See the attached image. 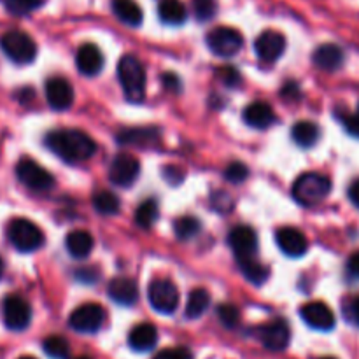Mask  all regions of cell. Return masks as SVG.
I'll use <instances>...</instances> for the list:
<instances>
[{
	"instance_id": "obj_1",
	"label": "cell",
	"mask_w": 359,
	"mask_h": 359,
	"mask_svg": "<svg viewBox=\"0 0 359 359\" xmlns=\"http://www.w3.org/2000/svg\"><path fill=\"white\" fill-rule=\"evenodd\" d=\"M46 147L67 163H81L97 153V142L81 130H55L44 139Z\"/></svg>"
},
{
	"instance_id": "obj_2",
	"label": "cell",
	"mask_w": 359,
	"mask_h": 359,
	"mask_svg": "<svg viewBox=\"0 0 359 359\" xmlns=\"http://www.w3.org/2000/svg\"><path fill=\"white\" fill-rule=\"evenodd\" d=\"M118 79L130 102H142L146 97V69L133 55H125L118 63Z\"/></svg>"
},
{
	"instance_id": "obj_3",
	"label": "cell",
	"mask_w": 359,
	"mask_h": 359,
	"mask_svg": "<svg viewBox=\"0 0 359 359\" xmlns=\"http://www.w3.org/2000/svg\"><path fill=\"white\" fill-rule=\"evenodd\" d=\"M332 191V181L319 172L302 174L293 184V196L300 205L312 207L321 203Z\"/></svg>"
},
{
	"instance_id": "obj_4",
	"label": "cell",
	"mask_w": 359,
	"mask_h": 359,
	"mask_svg": "<svg viewBox=\"0 0 359 359\" xmlns=\"http://www.w3.org/2000/svg\"><path fill=\"white\" fill-rule=\"evenodd\" d=\"M7 238L20 252H34L44 245V231L30 219L16 217L7 226Z\"/></svg>"
},
{
	"instance_id": "obj_5",
	"label": "cell",
	"mask_w": 359,
	"mask_h": 359,
	"mask_svg": "<svg viewBox=\"0 0 359 359\" xmlns=\"http://www.w3.org/2000/svg\"><path fill=\"white\" fill-rule=\"evenodd\" d=\"M0 49L11 62L18 65L32 63L37 56V44L34 39L21 30H9L0 37Z\"/></svg>"
},
{
	"instance_id": "obj_6",
	"label": "cell",
	"mask_w": 359,
	"mask_h": 359,
	"mask_svg": "<svg viewBox=\"0 0 359 359\" xmlns=\"http://www.w3.org/2000/svg\"><path fill=\"white\" fill-rule=\"evenodd\" d=\"M179 290L172 280L154 279L147 287V300L160 314H174L179 307Z\"/></svg>"
},
{
	"instance_id": "obj_7",
	"label": "cell",
	"mask_w": 359,
	"mask_h": 359,
	"mask_svg": "<svg viewBox=\"0 0 359 359\" xmlns=\"http://www.w3.org/2000/svg\"><path fill=\"white\" fill-rule=\"evenodd\" d=\"M16 177L32 191H49L55 186V177L32 158H21L18 161Z\"/></svg>"
},
{
	"instance_id": "obj_8",
	"label": "cell",
	"mask_w": 359,
	"mask_h": 359,
	"mask_svg": "<svg viewBox=\"0 0 359 359\" xmlns=\"http://www.w3.org/2000/svg\"><path fill=\"white\" fill-rule=\"evenodd\" d=\"M207 46L216 56L230 58L235 56L242 49L244 37L238 30L230 27H217L207 34Z\"/></svg>"
},
{
	"instance_id": "obj_9",
	"label": "cell",
	"mask_w": 359,
	"mask_h": 359,
	"mask_svg": "<svg viewBox=\"0 0 359 359\" xmlns=\"http://www.w3.org/2000/svg\"><path fill=\"white\" fill-rule=\"evenodd\" d=\"M105 321V311L98 304H84L72 311L69 325L77 333H97Z\"/></svg>"
},
{
	"instance_id": "obj_10",
	"label": "cell",
	"mask_w": 359,
	"mask_h": 359,
	"mask_svg": "<svg viewBox=\"0 0 359 359\" xmlns=\"http://www.w3.org/2000/svg\"><path fill=\"white\" fill-rule=\"evenodd\" d=\"M228 244L233 251L237 262L252 259L258 255V235L251 226H235L228 233Z\"/></svg>"
},
{
	"instance_id": "obj_11",
	"label": "cell",
	"mask_w": 359,
	"mask_h": 359,
	"mask_svg": "<svg viewBox=\"0 0 359 359\" xmlns=\"http://www.w3.org/2000/svg\"><path fill=\"white\" fill-rule=\"evenodd\" d=\"M2 314H4V323L9 330L13 332H23L30 326L32 321V309L28 305L27 300H23L21 297H7L4 300V307H2Z\"/></svg>"
},
{
	"instance_id": "obj_12",
	"label": "cell",
	"mask_w": 359,
	"mask_h": 359,
	"mask_svg": "<svg viewBox=\"0 0 359 359\" xmlns=\"http://www.w3.org/2000/svg\"><path fill=\"white\" fill-rule=\"evenodd\" d=\"M140 174V163L135 156L128 153H119L114 156L111 167H109V179L112 184L128 188L137 181Z\"/></svg>"
},
{
	"instance_id": "obj_13",
	"label": "cell",
	"mask_w": 359,
	"mask_h": 359,
	"mask_svg": "<svg viewBox=\"0 0 359 359\" xmlns=\"http://www.w3.org/2000/svg\"><path fill=\"white\" fill-rule=\"evenodd\" d=\"M256 337L269 351H284L290 346V326L283 319H273V321L256 328Z\"/></svg>"
},
{
	"instance_id": "obj_14",
	"label": "cell",
	"mask_w": 359,
	"mask_h": 359,
	"mask_svg": "<svg viewBox=\"0 0 359 359\" xmlns=\"http://www.w3.org/2000/svg\"><path fill=\"white\" fill-rule=\"evenodd\" d=\"M46 100L55 111H69L74 104V88L65 77H49L46 81Z\"/></svg>"
},
{
	"instance_id": "obj_15",
	"label": "cell",
	"mask_w": 359,
	"mask_h": 359,
	"mask_svg": "<svg viewBox=\"0 0 359 359\" xmlns=\"http://www.w3.org/2000/svg\"><path fill=\"white\" fill-rule=\"evenodd\" d=\"M255 51L263 62H277L286 51V37L280 32L265 30L255 41Z\"/></svg>"
},
{
	"instance_id": "obj_16",
	"label": "cell",
	"mask_w": 359,
	"mask_h": 359,
	"mask_svg": "<svg viewBox=\"0 0 359 359\" xmlns=\"http://www.w3.org/2000/svg\"><path fill=\"white\" fill-rule=\"evenodd\" d=\"M300 316L311 328L319 332H330L335 328V314L323 302H309L300 309Z\"/></svg>"
},
{
	"instance_id": "obj_17",
	"label": "cell",
	"mask_w": 359,
	"mask_h": 359,
	"mask_svg": "<svg viewBox=\"0 0 359 359\" xmlns=\"http://www.w3.org/2000/svg\"><path fill=\"white\" fill-rule=\"evenodd\" d=\"M276 242L279 245L280 251L291 258H300L307 252L309 241L298 228L293 226H283L277 230Z\"/></svg>"
},
{
	"instance_id": "obj_18",
	"label": "cell",
	"mask_w": 359,
	"mask_h": 359,
	"mask_svg": "<svg viewBox=\"0 0 359 359\" xmlns=\"http://www.w3.org/2000/svg\"><path fill=\"white\" fill-rule=\"evenodd\" d=\"M76 65L83 76L93 77L104 69V55L95 44H83L76 53Z\"/></svg>"
},
{
	"instance_id": "obj_19",
	"label": "cell",
	"mask_w": 359,
	"mask_h": 359,
	"mask_svg": "<svg viewBox=\"0 0 359 359\" xmlns=\"http://www.w3.org/2000/svg\"><path fill=\"white\" fill-rule=\"evenodd\" d=\"M107 294L114 304L132 307L139 300V286L135 280L128 279V277H116L109 283Z\"/></svg>"
},
{
	"instance_id": "obj_20",
	"label": "cell",
	"mask_w": 359,
	"mask_h": 359,
	"mask_svg": "<svg viewBox=\"0 0 359 359\" xmlns=\"http://www.w3.org/2000/svg\"><path fill=\"white\" fill-rule=\"evenodd\" d=\"M312 62L318 69L335 72L344 65V51L337 44H321L312 55Z\"/></svg>"
},
{
	"instance_id": "obj_21",
	"label": "cell",
	"mask_w": 359,
	"mask_h": 359,
	"mask_svg": "<svg viewBox=\"0 0 359 359\" xmlns=\"http://www.w3.org/2000/svg\"><path fill=\"white\" fill-rule=\"evenodd\" d=\"M244 121L249 126L258 130H265L269 126H272V123L276 121V114H273L272 105L266 104V102H252L248 107L244 109V114H242Z\"/></svg>"
},
{
	"instance_id": "obj_22",
	"label": "cell",
	"mask_w": 359,
	"mask_h": 359,
	"mask_svg": "<svg viewBox=\"0 0 359 359\" xmlns=\"http://www.w3.org/2000/svg\"><path fill=\"white\" fill-rule=\"evenodd\" d=\"M156 342H158V330L156 326L151 325V323L137 325L128 335V346L132 347L133 351H139V353L151 351L154 346H156Z\"/></svg>"
},
{
	"instance_id": "obj_23",
	"label": "cell",
	"mask_w": 359,
	"mask_h": 359,
	"mask_svg": "<svg viewBox=\"0 0 359 359\" xmlns=\"http://www.w3.org/2000/svg\"><path fill=\"white\" fill-rule=\"evenodd\" d=\"M65 245H67V251H69V255L72 256V258L83 259L91 255L95 241L93 237H91L90 231L72 230L69 235H67Z\"/></svg>"
},
{
	"instance_id": "obj_24",
	"label": "cell",
	"mask_w": 359,
	"mask_h": 359,
	"mask_svg": "<svg viewBox=\"0 0 359 359\" xmlns=\"http://www.w3.org/2000/svg\"><path fill=\"white\" fill-rule=\"evenodd\" d=\"M111 6L116 18L128 27H139L142 23V9L135 0H112Z\"/></svg>"
},
{
	"instance_id": "obj_25",
	"label": "cell",
	"mask_w": 359,
	"mask_h": 359,
	"mask_svg": "<svg viewBox=\"0 0 359 359\" xmlns=\"http://www.w3.org/2000/svg\"><path fill=\"white\" fill-rule=\"evenodd\" d=\"M158 16L167 25H182L188 18V11L181 0H161L158 6Z\"/></svg>"
},
{
	"instance_id": "obj_26",
	"label": "cell",
	"mask_w": 359,
	"mask_h": 359,
	"mask_svg": "<svg viewBox=\"0 0 359 359\" xmlns=\"http://www.w3.org/2000/svg\"><path fill=\"white\" fill-rule=\"evenodd\" d=\"M209 305H210L209 291L203 290V287H196V290H193L191 293H189L184 316L188 319L202 318V316L207 312V309H209Z\"/></svg>"
},
{
	"instance_id": "obj_27",
	"label": "cell",
	"mask_w": 359,
	"mask_h": 359,
	"mask_svg": "<svg viewBox=\"0 0 359 359\" xmlns=\"http://www.w3.org/2000/svg\"><path fill=\"white\" fill-rule=\"evenodd\" d=\"M319 126L312 121H298L291 130V137L300 147H312L319 140Z\"/></svg>"
},
{
	"instance_id": "obj_28",
	"label": "cell",
	"mask_w": 359,
	"mask_h": 359,
	"mask_svg": "<svg viewBox=\"0 0 359 359\" xmlns=\"http://www.w3.org/2000/svg\"><path fill=\"white\" fill-rule=\"evenodd\" d=\"M158 216H160V207H158V202L154 198H147L137 207L135 210V224L140 228H151L154 223H156Z\"/></svg>"
},
{
	"instance_id": "obj_29",
	"label": "cell",
	"mask_w": 359,
	"mask_h": 359,
	"mask_svg": "<svg viewBox=\"0 0 359 359\" xmlns=\"http://www.w3.org/2000/svg\"><path fill=\"white\" fill-rule=\"evenodd\" d=\"M200 230H202V223H200L198 217L182 216L174 221V233L177 241H191L200 233Z\"/></svg>"
},
{
	"instance_id": "obj_30",
	"label": "cell",
	"mask_w": 359,
	"mask_h": 359,
	"mask_svg": "<svg viewBox=\"0 0 359 359\" xmlns=\"http://www.w3.org/2000/svg\"><path fill=\"white\" fill-rule=\"evenodd\" d=\"M119 144H146L158 139V130L154 128H126L116 135Z\"/></svg>"
},
{
	"instance_id": "obj_31",
	"label": "cell",
	"mask_w": 359,
	"mask_h": 359,
	"mask_svg": "<svg viewBox=\"0 0 359 359\" xmlns=\"http://www.w3.org/2000/svg\"><path fill=\"white\" fill-rule=\"evenodd\" d=\"M93 207L102 216H114L119 212V198L112 191L100 189L93 195Z\"/></svg>"
},
{
	"instance_id": "obj_32",
	"label": "cell",
	"mask_w": 359,
	"mask_h": 359,
	"mask_svg": "<svg viewBox=\"0 0 359 359\" xmlns=\"http://www.w3.org/2000/svg\"><path fill=\"white\" fill-rule=\"evenodd\" d=\"M238 266H241L242 273L245 276V279L251 280L252 284H263L266 283L270 276V270L266 265H262L256 258L252 259H244V262H238Z\"/></svg>"
},
{
	"instance_id": "obj_33",
	"label": "cell",
	"mask_w": 359,
	"mask_h": 359,
	"mask_svg": "<svg viewBox=\"0 0 359 359\" xmlns=\"http://www.w3.org/2000/svg\"><path fill=\"white\" fill-rule=\"evenodd\" d=\"M42 347H44V353L53 359L69 358V353H70L69 342H67V340L60 335L48 337V339L44 340V344H42Z\"/></svg>"
},
{
	"instance_id": "obj_34",
	"label": "cell",
	"mask_w": 359,
	"mask_h": 359,
	"mask_svg": "<svg viewBox=\"0 0 359 359\" xmlns=\"http://www.w3.org/2000/svg\"><path fill=\"white\" fill-rule=\"evenodd\" d=\"M217 318H219L221 325L226 328H235L241 323V311L238 307L231 304H221L217 307Z\"/></svg>"
},
{
	"instance_id": "obj_35",
	"label": "cell",
	"mask_w": 359,
	"mask_h": 359,
	"mask_svg": "<svg viewBox=\"0 0 359 359\" xmlns=\"http://www.w3.org/2000/svg\"><path fill=\"white\" fill-rule=\"evenodd\" d=\"M216 0H193V14L198 21H209L216 16Z\"/></svg>"
},
{
	"instance_id": "obj_36",
	"label": "cell",
	"mask_w": 359,
	"mask_h": 359,
	"mask_svg": "<svg viewBox=\"0 0 359 359\" xmlns=\"http://www.w3.org/2000/svg\"><path fill=\"white\" fill-rule=\"evenodd\" d=\"M6 7L13 14H28L46 4V0H4Z\"/></svg>"
},
{
	"instance_id": "obj_37",
	"label": "cell",
	"mask_w": 359,
	"mask_h": 359,
	"mask_svg": "<svg viewBox=\"0 0 359 359\" xmlns=\"http://www.w3.org/2000/svg\"><path fill=\"white\" fill-rule=\"evenodd\" d=\"M248 175L249 168L242 161H231L226 167V170H224V179L228 182H233V184H242L248 179Z\"/></svg>"
},
{
	"instance_id": "obj_38",
	"label": "cell",
	"mask_w": 359,
	"mask_h": 359,
	"mask_svg": "<svg viewBox=\"0 0 359 359\" xmlns=\"http://www.w3.org/2000/svg\"><path fill=\"white\" fill-rule=\"evenodd\" d=\"M216 76H217V79H219L221 83L228 88H235L242 83L241 72H238L235 67H230V65L219 67V69L216 70Z\"/></svg>"
},
{
	"instance_id": "obj_39",
	"label": "cell",
	"mask_w": 359,
	"mask_h": 359,
	"mask_svg": "<svg viewBox=\"0 0 359 359\" xmlns=\"http://www.w3.org/2000/svg\"><path fill=\"white\" fill-rule=\"evenodd\" d=\"M153 359H193V356L186 347H170L158 353Z\"/></svg>"
},
{
	"instance_id": "obj_40",
	"label": "cell",
	"mask_w": 359,
	"mask_h": 359,
	"mask_svg": "<svg viewBox=\"0 0 359 359\" xmlns=\"http://www.w3.org/2000/svg\"><path fill=\"white\" fill-rule=\"evenodd\" d=\"M161 84H163L165 90L172 91V93H177V91L181 90V79L172 72H165L163 76H161Z\"/></svg>"
},
{
	"instance_id": "obj_41",
	"label": "cell",
	"mask_w": 359,
	"mask_h": 359,
	"mask_svg": "<svg viewBox=\"0 0 359 359\" xmlns=\"http://www.w3.org/2000/svg\"><path fill=\"white\" fill-rule=\"evenodd\" d=\"M344 126H346L347 133L359 139V114H351L344 119Z\"/></svg>"
},
{
	"instance_id": "obj_42",
	"label": "cell",
	"mask_w": 359,
	"mask_h": 359,
	"mask_svg": "<svg viewBox=\"0 0 359 359\" xmlns=\"http://www.w3.org/2000/svg\"><path fill=\"white\" fill-rule=\"evenodd\" d=\"M165 177L172 182V184H181L182 179H184V172L179 170V167H174V165H168L163 172Z\"/></svg>"
},
{
	"instance_id": "obj_43",
	"label": "cell",
	"mask_w": 359,
	"mask_h": 359,
	"mask_svg": "<svg viewBox=\"0 0 359 359\" xmlns=\"http://www.w3.org/2000/svg\"><path fill=\"white\" fill-rule=\"evenodd\" d=\"M76 277L77 280H81V283H86V284H91V283H97V277H98V272H95V269H81L76 272Z\"/></svg>"
},
{
	"instance_id": "obj_44",
	"label": "cell",
	"mask_w": 359,
	"mask_h": 359,
	"mask_svg": "<svg viewBox=\"0 0 359 359\" xmlns=\"http://www.w3.org/2000/svg\"><path fill=\"white\" fill-rule=\"evenodd\" d=\"M346 314H347V318L354 323V325L359 326V297L353 298V300L349 302V305H347V309H346Z\"/></svg>"
},
{
	"instance_id": "obj_45",
	"label": "cell",
	"mask_w": 359,
	"mask_h": 359,
	"mask_svg": "<svg viewBox=\"0 0 359 359\" xmlns=\"http://www.w3.org/2000/svg\"><path fill=\"white\" fill-rule=\"evenodd\" d=\"M347 270H349L351 276L358 277L359 279V251L354 252L349 258V262H347Z\"/></svg>"
},
{
	"instance_id": "obj_46",
	"label": "cell",
	"mask_w": 359,
	"mask_h": 359,
	"mask_svg": "<svg viewBox=\"0 0 359 359\" xmlns=\"http://www.w3.org/2000/svg\"><path fill=\"white\" fill-rule=\"evenodd\" d=\"M347 195H349L351 203L359 209V179H356V181L349 186V191H347Z\"/></svg>"
},
{
	"instance_id": "obj_47",
	"label": "cell",
	"mask_w": 359,
	"mask_h": 359,
	"mask_svg": "<svg viewBox=\"0 0 359 359\" xmlns=\"http://www.w3.org/2000/svg\"><path fill=\"white\" fill-rule=\"evenodd\" d=\"M283 95L284 98L297 100V98H300V90H298V86L294 83H287V86L283 90Z\"/></svg>"
},
{
	"instance_id": "obj_48",
	"label": "cell",
	"mask_w": 359,
	"mask_h": 359,
	"mask_svg": "<svg viewBox=\"0 0 359 359\" xmlns=\"http://www.w3.org/2000/svg\"><path fill=\"white\" fill-rule=\"evenodd\" d=\"M4 270H6V266H4V259L0 258V279H2V276H4Z\"/></svg>"
},
{
	"instance_id": "obj_49",
	"label": "cell",
	"mask_w": 359,
	"mask_h": 359,
	"mask_svg": "<svg viewBox=\"0 0 359 359\" xmlns=\"http://www.w3.org/2000/svg\"><path fill=\"white\" fill-rule=\"evenodd\" d=\"M74 359H91L90 356H79V358H74Z\"/></svg>"
},
{
	"instance_id": "obj_50",
	"label": "cell",
	"mask_w": 359,
	"mask_h": 359,
	"mask_svg": "<svg viewBox=\"0 0 359 359\" xmlns=\"http://www.w3.org/2000/svg\"><path fill=\"white\" fill-rule=\"evenodd\" d=\"M20 359H35V358H32V356H23V358H20Z\"/></svg>"
},
{
	"instance_id": "obj_51",
	"label": "cell",
	"mask_w": 359,
	"mask_h": 359,
	"mask_svg": "<svg viewBox=\"0 0 359 359\" xmlns=\"http://www.w3.org/2000/svg\"><path fill=\"white\" fill-rule=\"evenodd\" d=\"M321 359H337V358H321Z\"/></svg>"
},
{
	"instance_id": "obj_52",
	"label": "cell",
	"mask_w": 359,
	"mask_h": 359,
	"mask_svg": "<svg viewBox=\"0 0 359 359\" xmlns=\"http://www.w3.org/2000/svg\"><path fill=\"white\" fill-rule=\"evenodd\" d=\"M358 114H359V112H358Z\"/></svg>"
}]
</instances>
